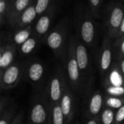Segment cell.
<instances>
[{"mask_svg": "<svg viewBox=\"0 0 124 124\" xmlns=\"http://www.w3.org/2000/svg\"><path fill=\"white\" fill-rule=\"evenodd\" d=\"M75 49H76V57L78 64V67L81 72L85 86H86L87 78L90 73V61L89 54L86 46L84 43L79 41L75 37Z\"/></svg>", "mask_w": 124, "mask_h": 124, "instance_id": "obj_10", "label": "cell"}, {"mask_svg": "<svg viewBox=\"0 0 124 124\" xmlns=\"http://www.w3.org/2000/svg\"><path fill=\"white\" fill-rule=\"evenodd\" d=\"M105 107L117 110L124 105V96L106 95L105 99Z\"/></svg>", "mask_w": 124, "mask_h": 124, "instance_id": "obj_22", "label": "cell"}, {"mask_svg": "<svg viewBox=\"0 0 124 124\" xmlns=\"http://www.w3.org/2000/svg\"><path fill=\"white\" fill-rule=\"evenodd\" d=\"M31 0H13L7 17V24L10 28H15L21 14L31 4Z\"/></svg>", "mask_w": 124, "mask_h": 124, "instance_id": "obj_15", "label": "cell"}, {"mask_svg": "<svg viewBox=\"0 0 124 124\" xmlns=\"http://www.w3.org/2000/svg\"><path fill=\"white\" fill-rule=\"evenodd\" d=\"M17 46L11 41H1L0 48V74L15 62Z\"/></svg>", "mask_w": 124, "mask_h": 124, "instance_id": "obj_14", "label": "cell"}, {"mask_svg": "<svg viewBox=\"0 0 124 124\" xmlns=\"http://www.w3.org/2000/svg\"><path fill=\"white\" fill-rule=\"evenodd\" d=\"M124 36V17L123 19V21H122V23L121 25V27H120V29L118 31V33L117 34V36H116V39H118L121 36Z\"/></svg>", "mask_w": 124, "mask_h": 124, "instance_id": "obj_31", "label": "cell"}, {"mask_svg": "<svg viewBox=\"0 0 124 124\" xmlns=\"http://www.w3.org/2000/svg\"><path fill=\"white\" fill-rule=\"evenodd\" d=\"M48 124H68L60 103L50 104Z\"/></svg>", "mask_w": 124, "mask_h": 124, "instance_id": "obj_17", "label": "cell"}, {"mask_svg": "<svg viewBox=\"0 0 124 124\" xmlns=\"http://www.w3.org/2000/svg\"><path fill=\"white\" fill-rule=\"evenodd\" d=\"M119 67H120L121 72V74L124 80V58L119 61Z\"/></svg>", "mask_w": 124, "mask_h": 124, "instance_id": "obj_33", "label": "cell"}, {"mask_svg": "<svg viewBox=\"0 0 124 124\" xmlns=\"http://www.w3.org/2000/svg\"><path fill=\"white\" fill-rule=\"evenodd\" d=\"M64 63L65 65V73L69 86L73 92L80 94L83 93L85 91L84 87L86 86L76 57L75 36H72L68 43Z\"/></svg>", "mask_w": 124, "mask_h": 124, "instance_id": "obj_1", "label": "cell"}, {"mask_svg": "<svg viewBox=\"0 0 124 124\" xmlns=\"http://www.w3.org/2000/svg\"><path fill=\"white\" fill-rule=\"evenodd\" d=\"M68 22L67 18L62 19L47 35L45 42L54 55L65 62L68 44L66 43Z\"/></svg>", "mask_w": 124, "mask_h": 124, "instance_id": "obj_3", "label": "cell"}, {"mask_svg": "<svg viewBox=\"0 0 124 124\" xmlns=\"http://www.w3.org/2000/svg\"><path fill=\"white\" fill-rule=\"evenodd\" d=\"M39 41H41L39 38L33 34L27 41H25L20 46H19V51L21 56L30 55L37 47Z\"/></svg>", "mask_w": 124, "mask_h": 124, "instance_id": "obj_19", "label": "cell"}, {"mask_svg": "<svg viewBox=\"0 0 124 124\" xmlns=\"http://www.w3.org/2000/svg\"><path fill=\"white\" fill-rule=\"evenodd\" d=\"M78 32L82 41L89 46H94L97 39L95 23L90 15L85 12L80 14L78 20Z\"/></svg>", "mask_w": 124, "mask_h": 124, "instance_id": "obj_7", "label": "cell"}, {"mask_svg": "<svg viewBox=\"0 0 124 124\" xmlns=\"http://www.w3.org/2000/svg\"><path fill=\"white\" fill-rule=\"evenodd\" d=\"M84 124H100L99 118H88Z\"/></svg>", "mask_w": 124, "mask_h": 124, "instance_id": "obj_32", "label": "cell"}, {"mask_svg": "<svg viewBox=\"0 0 124 124\" xmlns=\"http://www.w3.org/2000/svg\"><path fill=\"white\" fill-rule=\"evenodd\" d=\"M68 84L66 73L62 67L56 65L49 74L44 93L50 104L59 103Z\"/></svg>", "mask_w": 124, "mask_h": 124, "instance_id": "obj_4", "label": "cell"}, {"mask_svg": "<svg viewBox=\"0 0 124 124\" xmlns=\"http://www.w3.org/2000/svg\"><path fill=\"white\" fill-rule=\"evenodd\" d=\"M23 118H24V114H23V110H21L20 112L17 113L16 117L15 118V119L13 120V121L11 123V124H22Z\"/></svg>", "mask_w": 124, "mask_h": 124, "instance_id": "obj_30", "label": "cell"}, {"mask_svg": "<svg viewBox=\"0 0 124 124\" xmlns=\"http://www.w3.org/2000/svg\"><path fill=\"white\" fill-rule=\"evenodd\" d=\"M33 28L31 26H27L23 28L17 29L12 36L10 41L17 47L20 46L25 41H27L33 35Z\"/></svg>", "mask_w": 124, "mask_h": 124, "instance_id": "obj_18", "label": "cell"}, {"mask_svg": "<svg viewBox=\"0 0 124 124\" xmlns=\"http://www.w3.org/2000/svg\"><path fill=\"white\" fill-rule=\"evenodd\" d=\"M50 103L44 92H34L31 102L27 124H48Z\"/></svg>", "mask_w": 124, "mask_h": 124, "instance_id": "obj_5", "label": "cell"}, {"mask_svg": "<svg viewBox=\"0 0 124 124\" xmlns=\"http://www.w3.org/2000/svg\"><path fill=\"white\" fill-rule=\"evenodd\" d=\"M100 124H116V110L105 107L100 117Z\"/></svg>", "mask_w": 124, "mask_h": 124, "instance_id": "obj_21", "label": "cell"}, {"mask_svg": "<svg viewBox=\"0 0 124 124\" xmlns=\"http://www.w3.org/2000/svg\"><path fill=\"white\" fill-rule=\"evenodd\" d=\"M17 114V105L15 103H11L0 113V124H11Z\"/></svg>", "mask_w": 124, "mask_h": 124, "instance_id": "obj_20", "label": "cell"}, {"mask_svg": "<svg viewBox=\"0 0 124 124\" xmlns=\"http://www.w3.org/2000/svg\"><path fill=\"white\" fill-rule=\"evenodd\" d=\"M10 100L7 96L2 95L0 99V113H1L10 104Z\"/></svg>", "mask_w": 124, "mask_h": 124, "instance_id": "obj_29", "label": "cell"}, {"mask_svg": "<svg viewBox=\"0 0 124 124\" xmlns=\"http://www.w3.org/2000/svg\"><path fill=\"white\" fill-rule=\"evenodd\" d=\"M49 76L44 63L37 58H31L25 62L23 79L33 88L34 92H44Z\"/></svg>", "mask_w": 124, "mask_h": 124, "instance_id": "obj_2", "label": "cell"}, {"mask_svg": "<svg viewBox=\"0 0 124 124\" xmlns=\"http://www.w3.org/2000/svg\"><path fill=\"white\" fill-rule=\"evenodd\" d=\"M106 25L110 38L116 39L124 17V7L120 4H113L109 7Z\"/></svg>", "mask_w": 124, "mask_h": 124, "instance_id": "obj_9", "label": "cell"}, {"mask_svg": "<svg viewBox=\"0 0 124 124\" xmlns=\"http://www.w3.org/2000/svg\"><path fill=\"white\" fill-rule=\"evenodd\" d=\"M38 16L36 10V4L31 3V4L21 14L15 29H20L28 26Z\"/></svg>", "mask_w": 124, "mask_h": 124, "instance_id": "obj_16", "label": "cell"}, {"mask_svg": "<svg viewBox=\"0 0 124 124\" xmlns=\"http://www.w3.org/2000/svg\"><path fill=\"white\" fill-rule=\"evenodd\" d=\"M89 7L91 9V13L94 16L97 17L99 15L100 9L102 4V0H89Z\"/></svg>", "mask_w": 124, "mask_h": 124, "instance_id": "obj_27", "label": "cell"}, {"mask_svg": "<svg viewBox=\"0 0 124 124\" xmlns=\"http://www.w3.org/2000/svg\"><path fill=\"white\" fill-rule=\"evenodd\" d=\"M106 92L110 96H124V85L116 86L113 84L105 85Z\"/></svg>", "mask_w": 124, "mask_h": 124, "instance_id": "obj_25", "label": "cell"}, {"mask_svg": "<svg viewBox=\"0 0 124 124\" xmlns=\"http://www.w3.org/2000/svg\"></svg>", "mask_w": 124, "mask_h": 124, "instance_id": "obj_35", "label": "cell"}, {"mask_svg": "<svg viewBox=\"0 0 124 124\" xmlns=\"http://www.w3.org/2000/svg\"><path fill=\"white\" fill-rule=\"evenodd\" d=\"M114 46L117 48V58L120 61L124 58V36L118 39Z\"/></svg>", "mask_w": 124, "mask_h": 124, "instance_id": "obj_26", "label": "cell"}, {"mask_svg": "<svg viewBox=\"0 0 124 124\" xmlns=\"http://www.w3.org/2000/svg\"><path fill=\"white\" fill-rule=\"evenodd\" d=\"M35 4L37 15L41 16L52 5V0H36Z\"/></svg>", "mask_w": 124, "mask_h": 124, "instance_id": "obj_24", "label": "cell"}, {"mask_svg": "<svg viewBox=\"0 0 124 124\" xmlns=\"http://www.w3.org/2000/svg\"><path fill=\"white\" fill-rule=\"evenodd\" d=\"M55 12L56 6L52 4L46 12L41 15V17L37 20L34 31L35 35L39 38L40 41H44V39L46 40V38L49 33L52 20L54 16Z\"/></svg>", "mask_w": 124, "mask_h": 124, "instance_id": "obj_11", "label": "cell"}, {"mask_svg": "<svg viewBox=\"0 0 124 124\" xmlns=\"http://www.w3.org/2000/svg\"><path fill=\"white\" fill-rule=\"evenodd\" d=\"M116 124H124V105L116 110Z\"/></svg>", "mask_w": 124, "mask_h": 124, "instance_id": "obj_28", "label": "cell"}, {"mask_svg": "<svg viewBox=\"0 0 124 124\" xmlns=\"http://www.w3.org/2000/svg\"><path fill=\"white\" fill-rule=\"evenodd\" d=\"M59 103L61 110L66 118L67 124H70L74 118L76 103L73 91L72 90L69 84H68Z\"/></svg>", "mask_w": 124, "mask_h": 124, "instance_id": "obj_13", "label": "cell"}, {"mask_svg": "<svg viewBox=\"0 0 124 124\" xmlns=\"http://www.w3.org/2000/svg\"><path fill=\"white\" fill-rule=\"evenodd\" d=\"M105 96L97 90L89 97L86 107V116L88 118H99L102 110L105 107Z\"/></svg>", "mask_w": 124, "mask_h": 124, "instance_id": "obj_12", "label": "cell"}, {"mask_svg": "<svg viewBox=\"0 0 124 124\" xmlns=\"http://www.w3.org/2000/svg\"><path fill=\"white\" fill-rule=\"evenodd\" d=\"M113 46L110 37L106 36L102 44L98 54V68L102 78H107L110 69L112 68L113 61Z\"/></svg>", "mask_w": 124, "mask_h": 124, "instance_id": "obj_8", "label": "cell"}, {"mask_svg": "<svg viewBox=\"0 0 124 124\" xmlns=\"http://www.w3.org/2000/svg\"><path fill=\"white\" fill-rule=\"evenodd\" d=\"M25 62H15L0 74V88L2 92L17 86L24 77Z\"/></svg>", "mask_w": 124, "mask_h": 124, "instance_id": "obj_6", "label": "cell"}, {"mask_svg": "<svg viewBox=\"0 0 124 124\" xmlns=\"http://www.w3.org/2000/svg\"><path fill=\"white\" fill-rule=\"evenodd\" d=\"M75 124H79V123H76Z\"/></svg>", "mask_w": 124, "mask_h": 124, "instance_id": "obj_34", "label": "cell"}, {"mask_svg": "<svg viewBox=\"0 0 124 124\" xmlns=\"http://www.w3.org/2000/svg\"><path fill=\"white\" fill-rule=\"evenodd\" d=\"M13 0H0V23L1 25L7 24V17Z\"/></svg>", "mask_w": 124, "mask_h": 124, "instance_id": "obj_23", "label": "cell"}]
</instances>
